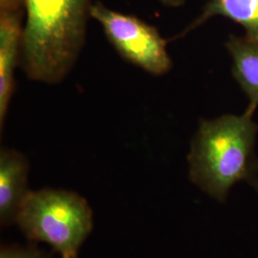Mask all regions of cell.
Wrapping results in <instances>:
<instances>
[{
  "label": "cell",
  "mask_w": 258,
  "mask_h": 258,
  "mask_svg": "<svg viewBox=\"0 0 258 258\" xmlns=\"http://www.w3.org/2000/svg\"><path fill=\"white\" fill-rule=\"evenodd\" d=\"M24 4L23 71L35 82L61 83L83 50L91 0H24Z\"/></svg>",
  "instance_id": "cell-1"
},
{
  "label": "cell",
  "mask_w": 258,
  "mask_h": 258,
  "mask_svg": "<svg viewBox=\"0 0 258 258\" xmlns=\"http://www.w3.org/2000/svg\"><path fill=\"white\" fill-rule=\"evenodd\" d=\"M257 131L252 116L246 113L200 120L187 157L191 182L220 202L239 182L258 190Z\"/></svg>",
  "instance_id": "cell-2"
},
{
  "label": "cell",
  "mask_w": 258,
  "mask_h": 258,
  "mask_svg": "<svg viewBox=\"0 0 258 258\" xmlns=\"http://www.w3.org/2000/svg\"><path fill=\"white\" fill-rule=\"evenodd\" d=\"M16 223L28 239L43 242L62 258H77L93 229V213L79 194L60 189L31 191Z\"/></svg>",
  "instance_id": "cell-3"
},
{
  "label": "cell",
  "mask_w": 258,
  "mask_h": 258,
  "mask_svg": "<svg viewBox=\"0 0 258 258\" xmlns=\"http://www.w3.org/2000/svg\"><path fill=\"white\" fill-rule=\"evenodd\" d=\"M90 17L101 25L109 43L130 64L153 76L172 68L166 39L158 29L132 15L109 9L102 2L92 4Z\"/></svg>",
  "instance_id": "cell-4"
},
{
  "label": "cell",
  "mask_w": 258,
  "mask_h": 258,
  "mask_svg": "<svg viewBox=\"0 0 258 258\" xmlns=\"http://www.w3.org/2000/svg\"><path fill=\"white\" fill-rule=\"evenodd\" d=\"M24 9H0V127L3 128L20 62Z\"/></svg>",
  "instance_id": "cell-5"
},
{
  "label": "cell",
  "mask_w": 258,
  "mask_h": 258,
  "mask_svg": "<svg viewBox=\"0 0 258 258\" xmlns=\"http://www.w3.org/2000/svg\"><path fill=\"white\" fill-rule=\"evenodd\" d=\"M29 163L19 151H0V222L7 227L17 221L19 211L31 192L28 188Z\"/></svg>",
  "instance_id": "cell-6"
},
{
  "label": "cell",
  "mask_w": 258,
  "mask_h": 258,
  "mask_svg": "<svg viewBox=\"0 0 258 258\" xmlns=\"http://www.w3.org/2000/svg\"><path fill=\"white\" fill-rule=\"evenodd\" d=\"M226 48L233 61L232 75L249 99L245 113L252 116L258 106V42L230 36Z\"/></svg>",
  "instance_id": "cell-7"
},
{
  "label": "cell",
  "mask_w": 258,
  "mask_h": 258,
  "mask_svg": "<svg viewBox=\"0 0 258 258\" xmlns=\"http://www.w3.org/2000/svg\"><path fill=\"white\" fill-rule=\"evenodd\" d=\"M215 16H222L237 22L245 28L246 37L258 42V0H210L200 16L174 39L184 37Z\"/></svg>",
  "instance_id": "cell-8"
},
{
  "label": "cell",
  "mask_w": 258,
  "mask_h": 258,
  "mask_svg": "<svg viewBox=\"0 0 258 258\" xmlns=\"http://www.w3.org/2000/svg\"><path fill=\"white\" fill-rule=\"evenodd\" d=\"M0 258H51V256L35 246L28 248L5 246L1 248Z\"/></svg>",
  "instance_id": "cell-9"
},
{
  "label": "cell",
  "mask_w": 258,
  "mask_h": 258,
  "mask_svg": "<svg viewBox=\"0 0 258 258\" xmlns=\"http://www.w3.org/2000/svg\"><path fill=\"white\" fill-rule=\"evenodd\" d=\"M162 4L169 7H179L184 4L185 0H159Z\"/></svg>",
  "instance_id": "cell-10"
}]
</instances>
